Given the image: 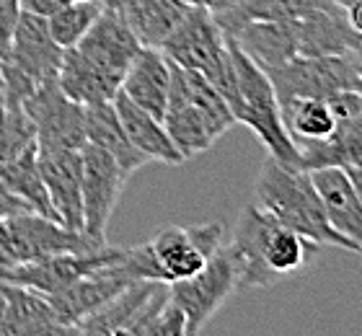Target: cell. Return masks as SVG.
I'll return each mask as SVG.
<instances>
[{
	"label": "cell",
	"instance_id": "cell-38",
	"mask_svg": "<svg viewBox=\"0 0 362 336\" xmlns=\"http://www.w3.org/2000/svg\"><path fill=\"white\" fill-rule=\"evenodd\" d=\"M344 11H347L349 26H352L357 37L362 39V0H355V3H352V6H347Z\"/></svg>",
	"mask_w": 362,
	"mask_h": 336
},
{
	"label": "cell",
	"instance_id": "cell-4",
	"mask_svg": "<svg viewBox=\"0 0 362 336\" xmlns=\"http://www.w3.org/2000/svg\"><path fill=\"white\" fill-rule=\"evenodd\" d=\"M223 246V225L202 223L192 228H163L151 241L129 248V264L137 279L179 282L194 277Z\"/></svg>",
	"mask_w": 362,
	"mask_h": 336
},
{
	"label": "cell",
	"instance_id": "cell-32",
	"mask_svg": "<svg viewBox=\"0 0 362 336\" xmlns=\"http://www.w3.org/2000/svg\"><path fill=\"white\" fill-rule=\"evenodd\" d=\"M18 16H21V3L18 0H0V60L8 54Z\"/></svg>",
	"mask_w": 362,
	"mask_h": 336
},
{
	"label": "cell",
	"instance_id": "cell-30",
	"mask_svg": "<svg viewBox=\"0 0 362 336\" xmlns=\"http://www.w3.org/2000/svg\"><path fill=\"white\" fill-rule=\"evenodd\" d=\"M31 145H37V137L26 112L21 106L0 109V166Z\"/></svg>",
	"mask_w": 362,
	"mask_h": 336
},
{
	"label": "cell",
	"instance_id": "cell-45",
	"mask_svg": "<svg viewBox=\"0 0 362 336\" xmlns=\"http://www.w3.org/2000/svg\"><path fill=\"white\" fill-rule=\"evenodd\" d=\"M360 256H362V251H360Z\"/></svg>",
	"mask_w": 362,
	"mask_h": 336
},
{
	"label": "cell",
	"instance_id": "cell-11",
	"mask_svg": "<svg viewBox=\"0 0 362 336\" xmlns=\"http://www.w3.org/2000/svg\"><path fill=\"white\" fill-rule=\"evenodd\" d=\"M337 127L326 140L295 142L298 166L305 171L326 166H349L362 161V93L339 91L329 98Z\"/></svg>",
	"mask_w": 362,
	"mask_h": 336
},
{
	"label": "cell",
	"instance_id": "cell-35",
	"mask_svg": "<svg viewBox=\"0 0 362 336\" xmlns=\"http://www.w3.org/2000/svg\"><path fill=\"white\" fill-rule=\"evenodd\" d=\"M21 212H31V209L26 207V202L18 199V197L3 184V179H0V220H3V217L21 215Z\"/></svg>",
	"mask_w": 362,
	"mask_h": 336
},
{
	"label": "cell",
	"instance_id": "cell-28",
	"mask_svg": "<svg viewBox=\"0 0 362 336\" xmlns=\"http://www.w3.org/2000/svg\"><path fill=\"white\" fill-rule=\"evenodd\" d=\"M279 109H282V120L293 142L326 140L337 127L332 106L324 98H298Z\"/></svg>",
	"mask_w": 362,
	"mask_h": 336
},
{
	"label": "cell",
	"instance_id": "cell-33",
	"mask_svg": "<svg viewBox=\"0 0 362 336\" xmlns=\"http://www.w3.org/2000/svg\"><path fill=\"white\" fill-rule=\"evenodd\" d=\"M18 336H81L78 323H65L60 318H47L39 321L34 326H29L26 331H21Z\"/></svg>",
	"mask_w": 362,
	"mask_h": 336
},
{
	"label": "cell",
	"instance_id": "cell-27",
	"mask_svg": "<svg viewBox=\"0 0 362 336\" xmlns=\"http://www.w3.org/2000/svg\"><path fill=\"white\" fill-rule=\"evenodd\" d=\"M326 3L329 0H243L233 11L218 13L215 21L228 37L249 21H298Z\"/></svg>",
	"mask_w": 362,
	"mask_h": 336
},
{
	"label": "cell",
	"instance_id": "cell-18",
	"mask_svg": "<svg viewBox=\"0 0 362 336\" xmlns=\"http://www.w3.org/2000/svg\"><path fill=\"white\" fill-rule=\"evenodd\" d=\"M313 187H316L324 212L334 231H339L344 238L357 243L362 251V202L357 189L344 171V166H326L310 171Z\"/></svg>",
	"mask_w": 362,
	"mask_h": 336
},
{
	"label": "cell",
	"instance_id": "cell-25",
	"mask_svg": "<svg viewBox=\"0 0 362 336\" xmlns=\"http://www.w3.org/2000/svg\"><path fill=\"white\" fill-rule=\"evenodd\" d=\"M57 86L68 98L88 106L98 104V101H114L122 83L114 81L112 75H106L101 67L93 65L78 47H70L62 54Z\"/></svg>",
	"mask_w": 362,
	"mask_h": 336
},
{
	"label": "cell",
	"instance_id": "cell-23",
	"mask_svg": "<svg viewBox=\"0 0 362 336\" xmlns=\"http://www.w3.org/2000/svg\"><path fill=\"white\" fill-rule=\"evenodd\" d=\"M143 47H160L189 13L184 0H109Z\"/></svg>",
	"mask_w": 362,
	"mask_h": 336
},
{
	"label": "cell",
	"instance_id": "cell-26",
	"mask_svg": "<svg viewBox=\"0 0 362 336\" xmlns=\"http://www.w3.org/2000/svg\"><path fill=\"white\" fill-rule=\"evenodd\" d=\"M0 179L18 199L26 202V207L31 212H39V215L49 217V220H57V212H54L52 202H49V192H47L42 171H39L37 145L21 150L18 156H13L11 161L0 166Z\"/></svg>",
	"mask_w": 362,
	"mask_h": 336
},
{
	"label": "cell",
	"instance_id": "cell-21",
	"mask_svg": "<svg viewBox=\"0 0 362 336\" xmlns=\"http://www.w3.org/2000/svg\"><path fill=\"white\" fill-rule=\"evenodd\" d=\"M228 39H233L235 47L264 73L298 57L295 21H249L228 34Z\"/></svg>",
	"mask_w": 362,
	"mask_h": 336
},
{
	"label": "cell",
	"instance_id": "cell-36",
	"mask_svg": "<svg viewBox=\"0 0 362 336\" xmlns=\"http://www.w3.org/2000/svg\"><path fill=\"white\" fill-rule=\"evenodd\" d=\"M184 3L192 8H204V11H210L212 16H218V13H226V11L238 8L243 0H184Z\"/></svg>",
	"mask_w": 362,
	"mask_h": 336
},
{
	"label": "cell",
	"instance_id": "cell-15",
	"mask_svg": "<svg viewBox=\"0 0 362 336\" xmlns=\"http://www.w3.org/2000/svg\"><path fill=\"white\" fill-rule=\"evenodd\" d=\"M39 171L49 192V202L57 212V220L70 231H83V156L81 150L39 153Z\"/></svg>",
	"mask_w": 362,
	"mask_h": 336
},
{
	"label": "cell",
	"instance_id": "cell-5",
	"mask_svg": "<svg viewBox=\"0 0 362 336\" xmlns=\"http://www.w3.org/2000/svg\"><path fill=\"white\" fill-rule=\"evenodd\" d=\"M230 45V57L235 67V86H238V106H235V122L246 124L259 140L264 142L272 158H277L282 163L298 166V150L290 137L282 120L277 93L272 86L269 75L262 70L254 60L235 47L233 39H228Z\"/></svg>",
	"mask_w": 362,
	"mask_h": 336
},
{
	"label": "cell",
	"instance_id": "cell-24",
	"mask_svg": "<svg viewBox=\"0 0 362 336\" xmlns=\"http://www.w3.org/2000/svg\"><path fill=\"white\" fill-rule=\"evenodd\" d=\"M86 142L106 150L122 166V171L129 173V176L135 171H140L143 166L151 163L129 142L127 132H124V127H122L119 122V114H117L112 101H98V104L86 106Z\"/></svg>",
	"mask_w": 362,
	"mask_h": 336
},
{
	"label": "cell",
	"instance_id": "cell-34",
	"mask_svg": "<svg viewBox=\"0 0 362 336\" xmlns=\"http://www.w3.org/2000/svg\"><path fill=\"white\" fill-rule=\"evenodd\" d=\"M18 3H21V13L49 18V16L57 13L62 6H68L70 0H18Z\"/></svg>",
	"mask_w": 362,
	"mask_h": 336
},
{
	"label": "cell",
	"instance_id": "cell-6",
	"mask_svg": "<svg viewBox=\"0 0 362 336\" xmlns=\"http://www.w3.org/2000/svg\"><path fill=\"white\" fill-rule=\"evenodd\" d=\"M62 54L65 50L52 39L47 18L31 13L18 16L8 54L3 57L6 106H23L39 86L57 81Z\"/></svg>",
	"mask_w": 362,
	"mask_h": 336
},
{
	"label": "cell",
	"instance_id": "cell-9",
	"mask_svg": "<svg viewBox=\"0 0 362 336\" xmlns=\"http://www.w3.org/2000/svg\"><path fill=\"white\" fill-rule=\"evenodd\" d=\"M29 117L39 153L83 150L86 145V106L68 98L57 81L45 83L21 106Z\"/></svg>",
	"mask_w": 362,
	"mask_h": 336
},
{
	"label": "cell",
	"instance_id": "cell-10",
	"mask_svg": "<svg viewBox=\"0 0 362 336\" xmlns=\"http://www.w3.org/2000/svg\"><path fill=\"white\" fill-rule=\"evenodd\" d=\"M122 254H124V248L112 246L78 251V254H54L45 256V259H34V262L0 267V279L26 287V290L42 292V295H54V292L65 290L78 279H83L90 272L114 264Z\"/></svg>",
	"mask_w": 362,
	"mask_h": 336
},
{
	"label": "cell",
	"instance_id": "cell-22",
	"mask_svg": "<svg viewBox=\"0 0 362 336\" xmlns=\"http://www.w3.org/2000/svg\"><path fill=\"white\" fill-rule=\"evenodd\" d=\"M114 109L119 114V122L124 132H127L129 142L143 153L148 161H158V163H171L179 166L184 163V156L179 153V148L174 145V140L168 137L166 124L163 120L153 117L151 112L140 109L137 104H132L127 96L117 93L114 96Z\"/></svg>",
	"mask_w": 362,
	"mask_h": 336
},
{
	"label": "cell",
	"instance_id": "cell-8",
	"mask_svg": "<svg viewBox=\"0 0 362 336\" xmlns=\"http://www.w3.org/2000/svg\"><path fill=\"white\" fill-rule=\"evenodd\" d=\"M233 292H238V279H235L233 256L226 243L194 277L168 284V300L187 315V336H199L204 323L218 313Z\"/></svg>",
	"mask_w": 362,
	"mask_h": 336
},
{
	"label": "cell",
	"instance_id": "cell-12",
	"mask_svg": "<svg viewBox=\"0 0 362 336\" xmlns=\"http://www.w3.org/2000/svg\"><path fill=\"white\" fill-rule=\"evenodd\" d=\"M8 241H11V256L13 264L34 262L54 254H78V251H93L106 243L96 241L83 231H70L57 220L39 215V212H21V215L6 217Z\"/></svg>",
	"mask_w": 362,
	"mask_h": 336
},
{
	"label": "cell",
	"instance_id": "cell-37",
	"mask_svg": "<svg viewBox=\"0 0 362 336\" xmlns=\"http://www.w3.org/2000/svg\"><path fill=\"white\" fill-rule=\"evenodd\" d=\"M13 264V256H11V241H8V228H6V217L0 220V267H11Z\"/></svg>",
	"mask_w": 362,
	"mask_h": 336
},
{
	"label": "cell",
	"instance_id": "cell-13",
	"mask_svg": "<svg viewBox=\"0 0 362 336\" xmlns=\"http://www.w3.org/2000/svg\"><path fill=\"white\" fill-rule=\"evenodd\" d=\"M83 231L106 243V228L119 202L129 173L106 150L86 142L83 150Z\"/></svg>",
	"mask_w": 362,
	"mask_h": 336
},
{
	"label": "cell",
	"instance_id": "cell-16",
	"mask_svg": "<svg viewBox=\"0 0 362 336\" xmlns=\"http://www.w3.org/2000/svg\"><path fill=\"white\" fill-rule=\"evenodd\" d=\"M117 262L90 272L83 279H78V282H73L70 287H65L60 292H54V295H45L49 308H52V313L65 323H81L86 315L98 311L101 306H106L122 290H127L132 282L117 267Z\"/></svg>",
	"mask_w": 362,
	"mask_h": 336
},
{
	"label": "cell",
	"instance_id": "cell-44",
	"mask_svg": "<svg viewBox=\"0 0 362 336\" xmlns=\"http://www.w3.org/2000/svg\"><path fill=\"white\" fill-rule=\"evenodd\" d=\"M360 50H362V39H360Z\"/></svg>",
	"mask_w": 362,
	"mask_h": 336
},
{
	"label": "cell",
	"instance_id": "cell-2",
	"mask_svg": "<svg viewBox=\"0 0 362 336\" xmlns=\"http://www.w3.org/2000/svg\"><path fill=\"white\" fill-rule=\"evenodd\" d=\"M254 204L274 223L300 233L303 238L313 241L316 246H337L352 254H360L357 243L334 231L324 212L310 171L300 166L282 163L277 158H267L254 184Z\"/></svg>",
	"mask_w": 362,
	"mask_h": 336
},
{
	"label": "cell",
	"instance_id": "cell-39",
	"mask_svg": "<svg viewBox=\"0 0 362 336\" xmlns=\"http://www.w3.org/2000/svg\"><path fill=\"white\" fill-rule=\"evenodd\" d=\"M344 171L349 173V179H352V184H355V189H357V197H360V202H362V161L344 166Z\"/></svg>",
	"mask_w": 362,
	"mask_h": 336
},
{
	"label": "cell",
	"instance_id": "cell-29",
	"mask_svg": "<svg viewBox=\"0 0 362 336\" xmlns=\"http://www.w3.org/2000/svg\"><path fill=\"white\" fill-rule=\"evenodd\" d=\"M101 11H104V3H96V0H70L68 6H62L57 13L47 18L49 34L62 50H70L86 37V31L93 26Z\"/></svg>",
	"mask_w": 362,
	"mask_h": 336
},
{
	"label": "cell",
	"instance_id": "cell-31",
	"mask_svg": "<svg viewBox=\"0 0 362 336\" xmlns=\"http://www.w3.org/2000/svg\"><path fill=\"white\" fill-rule=\"evenodd\" d=\"M137 336H187V315L179 306L166 300L156 313L143 323Z\"/></svg>",
	"mask_w": 362,
	"mask_h": 336
},
{
	"label": "cell",
	"instance_id": "cell-17",
	"mask_svg": "<svg viewBox=\"0 0 362 336\" xmlns=\"http://www.w3.org/2000/svg\"><path fill=\"white\" fill-rule=\"evenodd\" d=\"M295 37H298V54L303 57L360 52V37L349 26L347 11L334 0L298 18Z\"/></svg>",
	"mask_w": 362,
	"mask_h": 336
},
{
	"label": "cell",
	"instance_id": "cell-40",
	"mask_svg": "<svg viewBox=\"0 0 362 336\" xmlns=\"http://www.w3.org/2000/svg\"><path fill=\"white\" fill-rule=\"evenodd\" d=\"M0 109H6V78H3V60H0Z\"/></svg>",
	"mask_w": 362,
	"mask_h": 336
},
{
	"label": "cell",
	"instance_id": "cell-3",
	"mask_svg": "<svg viewBox=\"0 0 362 336\" xmlns=\"http://www.w3.org/2000/svg\"><path fill=\"white\" fill-rule=\"evenodd\" d=\"M174 65L184 70H194L218 88V93L228 101L235 117L238 106V86H235V67L230 57V45L215 16L204 8H189L168 39L158 47Z\"/></svg>",
	"mask_w": 362,
	"mask_h": 336
},
{
	"label": "cell",
	"instance_id": "cell-14",
	"mask_svg": "<svg viewBox=\"0 0 362 336\" xmlns=\"http://www.w3.org/2000/svg\"><path fill=\"white\" fill-rule=\"evenodd\" d=\"M76 47L93 65L101 67L106 75H112L114 81L119 83L127 73V67L137 57V52L143 50V45L137 42L127 21L122 18V13L112 3H104V11L98 13L93 26L86 31V37Z\"/></svg>",
	"mask_w": 362,
	"mask_h": 336
},
{
	"label": "cell",
	"instance_id": "cell-41",
	"mask_svg": "<svg viewBox=\"0 0 362 336\" xmlns=\"http://www.w3.org/2000/svg\"><path fill=\"white\" fill-rule=\"evenodd\" d=\"M357 73H360V93H362V50H360V54H357Z\"/></svg>",
	"mask_w": 362,
	"mask_h": 336
},
{
	"label": "cell",
	"instance_id": "cell-19",
	"mask_svg": "<svg viewBox=\"0 0 362 336\" xmlns=\"http://www.w3.org/2000/svg\"><path fill=\"white\" fill-rule=\"evenodd\" d=\"M168 86H171V60L158 47H143L127 73L122 78L119 93L132 104L163 120L168 104Z\"/></svg>",
	"mask_w": 362,
	"mask_h": 336
},
{
	"label": "cell",
	"instance_id": "cell-42",
	"mask_svg": "<svg viewBox=\"0 0 362 336\" xmlns=\"http://www.w3.org/2000/svg\"><path fill=\"white\" fill-rule=\"evenodd\" d=\"M334 3H337V6H341V8H347V6H352L355 0H334Z\"/></svg>",
	"mask_w": 362,
	"mask_h": 336
},
{
	"label": "cell",
	"instance_id": "cell-43",
	"mask_svg": "<svg viewBox=\"0 0 362 336\" xmlns=\"http://www.w3.org/2000/svg\"><path fill=\"white\" fill-rule=\"evenodd\" d=\"M96 3H109V0H96Z\"/></svg>",
	"mask_w": 362,
	"mask_h": 336
},
{
	"label": "cell",
	"instance_id": "cell-7",
	"mask_svg": "<svg viewBox=\"0 0 362 336\" xmlns=\"http://www.w3.org/2000/svg\"><path fill=\"white\" fill-rule=\"evenodd\" d=\"M357 54H324V57H293L285 65L274 67L269 75L279 106L298 98H324L329 101L339 91L360 88Z\"/></svg>",
	"mask_w": 362,
	"mask_h": 336
},
{
	"label": "cell",
	"instance_id": "cell-20",
	"mask_svg": "<svg viewBox=\"0 0 362 336\" xmlns=\"http://www.w3.org/2000/svg\"><path fill=\"white\" fill-rule=\"evenodd\" d=\"M163 124H166L168 137L174 140L184 161L199 156V153H207L218 142V134L212 132L204 114L194 104H189V98L184 96L174 62H171V86H168V104L166 114H163Z\"/></svg>",
	"mask_w": 362,
	"mask_h": 336
},
{
	"label": "cell",
	"instance_id": "cell-1",
	"mask_svg": "<svg viewBox=\"0 0 362 336\" xmlns=\"http://www.w3.org/2000/svg\"><path fill=\"white\" fill-rule=\"evenodd\" d=\"M226 246L233 256L238 290L272 287L279 279L305 269L316 254L313 241L274 223L254 202L238 212L233 236Z\"/></svg>",
	"mask_w": 362,
	"mask_h": 336
}]
</instances>
